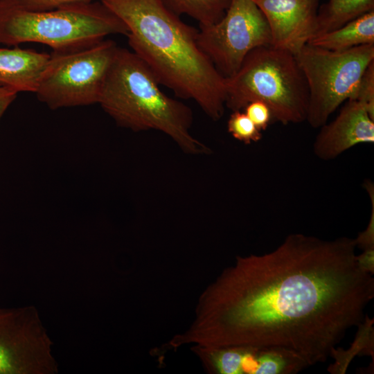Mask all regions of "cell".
Returning <instances> with one entry per match:
<instances>
[{
  "label": "cell",
  "mask_w": 374,
  "mask_h": 374,
  "mask_svg": "<svg viewBox=\"0 0 374 374\" xmlns=\"http://www.w3.org/2000/svg\"><path fill=\"white\" fill-rule=\"evenodd\" d=\"M127 26L128 43L159 84L193 100L214 121L226 107V78L202 51L198 30L161 0H99Z\"/></svg>",
  "instance_id": "cell-2"
},
{
  "label": "cell",
  "mask_w": 374,
  "mask_h": 374,
  "mask_svg": "<svg viewBox=\"0 0 374 374\" xmlns=\"http://www.w3.org/2000/svg\"><path fill=\"white\" fill-rule=\"evenodd\" d=\"M354 100L360 103L374 119V60L364 71Z\"/></svg>",
  "instance_id": "cell-17"
},
{
  "label": "cell",
  "mask_w": 374,
  "mask_h": 374,
  "mask_svg": "<svg viewBox=\"0 0 374 374\" xmlns=\"http://www.w3.org/2000/svg\"><path fill=\"white\" fill-rule=\"evenodd\" d=\"M53 345L35 307H0V374L57 373Z\"/></svg>",
  "instance_id": "cell-9"
},
{
  "label": "cell",
  "mask_w": 374,
  "mask_h": 374,
  "mask_svg": "<svg viewBox=\"0 0 374 374\" xmlns=\"http://www.w3.org/2000/svg\"><path fill=\"white\" fill-rule=\"evenodd\" d=\"M225 106L242 110L260 100L270 109L272 120L283 125L306 121L309 93L296 57L285 50L262 46L251 51L239 69L226 78Z\"/></svg>",
  "instance_id": "cell-5"
},
{
  "label": "cell",
  "mask_w": 374,
  "mask_h": 374,
  "mask_svg": "<svg viewBox=\"0 0 374 374\" xmlns=\"http://www.w3.org/2000/svg\"><path fill=\"white\" fill-rule=\"evenodd\" d=\"M295 57L308 88L306 121L319 128L340 105L355 99L362 76L374 60V44L340 51L306 44Z\"/></svg>",
  "instance_id": "cell-6"
},
{
  "label": "cell",
  "mask_w": 374,
  "mask_h": 374,
  "mask_svg": "<svg viewBox=\"0 0 374 374\" xmlns=\"http://www.w3.org/2000/svg\"><path fill=\"white\" fill-rule=\"evenodd\" d=\"M19 8L29 10H47L62 7L84 4L95 0H5Z\"/></svg>",
  "instance_id": "cell-18"
},
{
  "label": "cell",
  "mask_w": 374,
  "mask_h": 374,
  "mask_svg": "<svg viewBox=\"0 0 374 374\" xmlns=\"http://www.w3.org/2000/svg\"><path fill=\"white\" fill-rule=\"evenodd\" d=\"M227 130L236 140L244 144L259 141L262 132L241 110L233 111L227 122Z\"/></svg>",
  "instance_id": "cell-16"
},
{
  "label": "cell",
  "mask_w": 374,
  "mask_h": 374,
  "mask_svg": "<svg viewBox=\"0 0 374 374\" xmlns=\"http://www.w3.org/2000/svg\"><path fill=\"white\" fill-rule=\"evenodd\" d=\"M17 91L0 84V118L17 97Z\"/></svg>",
  "instance_id": "cell-22"
},
{
  "label": "cell",
  "mask_w": 374,
  "mask_h": 374,
  "mask_svg": "<svg viewBox=\"0 0 374 374\" xmlns=\"http://www.w3.org/2000/svg\"><path fill=\"white\" fill-rule=\"evenodd\" d=\"M145 63L133 51L118 47L98 103L123 127L160 131L186 153L207 154L210 148L190 132L189 107L166 95Z\"/></svg>",
  "instance_id": "cell-3"
},
{
  "label": "cell",
  "mask_w": 374,
  "mask_h": 374,
  "mask_svg": "<svg viewBox=\"0 0 374 374\" xmlns=\"http://www.w3.org/2000/svg\"><path fill=\"white\" fill-rule=\"evenodd\" d=\"M127 33L125 24L100 1L29 10L0 0V44L36 42L61 52L91 46L109 35Z\"/></svg>",
  "instance_id": "cell-4"
},
{
  "label": "cell",
  "mask_w": 374,
  "mask_h": 374,
  "mask_svg": "<svg viewBox=\"0 0 374 374\" xmlns=\"http://www.w3.org/2000/svg\"><path fill=\"white\" fill-rule=\"evenodd\" d=\"M118 47L103 39L76 50L54 51L35 92L37 98L53 109L98 103Z\"/></svg>",
  "instance_id": "cell-7"
},
{
  "label": "cell",
  "mask_w": 374,
  "mask_h": 374,
  "mask_svg": "<svg viewBox=\"0 0 374 374\" xmlns=\"http://www.w3.org/2000/svg\"><path fill=\"white\" fill-rule=\"evenodd\" d=\"M197 43L219 72L229 78L251 51L271 44V35L264 15L253 0H231L219 21L199 26Z\"/></svg>",
  "instance_id": "cell-8"
},
{
  "label": "cell",
  "mask_w": 374,
  "mask_h": 374,
  "mask_svg": "<svg viewBox=\"0 0 374 374\" xmlns=\"http://www.w3.org/2000/svg\"><path fill=\"white\" fill-rule=\"evenodd\" d=\"M366 190L372 205L371 214L366 229L359 233L355 239L356 247L362 250L374 248V186L371 181H364Z\"/></svg>",
  "instance_id": "cell-20"
},
{
  "label": "cell",
  "mask_w": 374,
  "mask_h": 374,
  "mask_svg": "<svg viewBox=\"0 0 374 374\" xmlns=\"http://www.w3.org/2000/svg\"><path fill=\"white\" fill-rule=\"evenodd\" d=\"M177 16L186 15L197 21L199 26H209L224 15L231 0H161Z\"/></svg>",
  "instance_id": "cell-15"
},
{
  "label": "cell",
  "mask_w": 374,
  "mask_h": 374,
  "mask_svg": "<svg viewBox=\"0 0 374 374\" xmlns=\"http://www.w3.org/2000/svg\"><path fill=\"white\" fill-rule=\"evenodd\" d=\"M374 143V119L358 101L348 100L337 116L321 127L313 145L321 160L334 159L362 143Z\"/></svg>",
  "instance_id": "cell-11"
},
{
  "label": "cell",
  "mask_w": 374,
  "mask_h": 374,
  "mask_svg": "<svg viewBox=\"0 0 374 374\" xmlns=\"http://www.w3.org/2000/svg\"><path fill=\"white\" fill-rule=\"evenodd\" d=\"M243 109L246 115L261 132L265 130L272 121L269 107L260 100L250 102Z\"/></svg>",
  "instance_id": "cell-19"
},
{
  "label": "cell",
  "mask_w": 374,
  "mask_h": 374,
  "mask_svg": "<svg viewBox=\"0 0 374 374\" xmlns=\"http://www.w3.org/2000/svg\"><path fill=\"white\" fill-rule=\"evenodd\" d=\"M356 260L361 269L371 274H373L374 248L363 250L361 254L356 255Z\"/></svg>",
  "instance_id": "cell-21"
},
{
  "label": "cell",
  "mask_w": 374,
  "mask_h": 374,
  "mask_svg": "<svg viewBox=\"0 0 374 374\" xmlns=\"http://www.w3.org/2000/svg\"><path fill=\"white\" fill-rule=\"evenodd\" d=\"M373 10L374 0H328L319 9L315 36L334 30Z\"/></svg>",
  "instance_id": "cell-14"
},
{
  "label": "cell",
  "mask_w": 374,
  "mask_h": 374,
  "mask_svg": "<svg viewBox=\"0 0 374 374\" xmlns=\"http://www.w3.org/2000/svg\"><path fill=\"white\" fill-rule=\"evenodd\" d=\"M264 15L271 46L296 55L316 35L319 0H253Z\"/></svg>",
  "instance_id": "cell-10"
},
{
  "label": "cell",
  "mask_w": 374,
  "mask_h": 374,
  "mask_svg": "<svg viewBox=\"0 0 374 374\" xmlns=\"http://www.w3.org/2000/svg\"><path fill=\"white\" fill-rule=\"evenodd\" d=\"M355 239L292 233L273 251L237 256L200 296L192 325L170 346L283 348L323 362L364 320L374 278Z\"/></svg>",
  "instance_id": "cell-1"
},
{
  "label": "cell",
  "mask_w": 374,
  "mask_h": 374,
  "mask_svg": "<svg viewBox=\"0 0 374 374\" xmlns=\"http://www.w3.org/2000/svg\"><path fill=\"white\" fill-rule=\"evenodd\" d=\"M49 58L30 49L0 48V84L35 93Z\"/></svg>",
  "instance_id": "cell-12"
},
{
  "label": "cell",
  "mask_w": 374,
  "mask_h": 374,
  "mask_svg": "<svg viewBox=\"0 0 374 374\" xmlns=\"http://www.w3.org/2000/svg\"><path fill=\"white\" fill-rule=\"evenodd\" d=\"M308 44L336 51L374 44V10L334 30L315 36Z\"/></svg>",
  "instance_id": "cell-13"
}]
</instances>
